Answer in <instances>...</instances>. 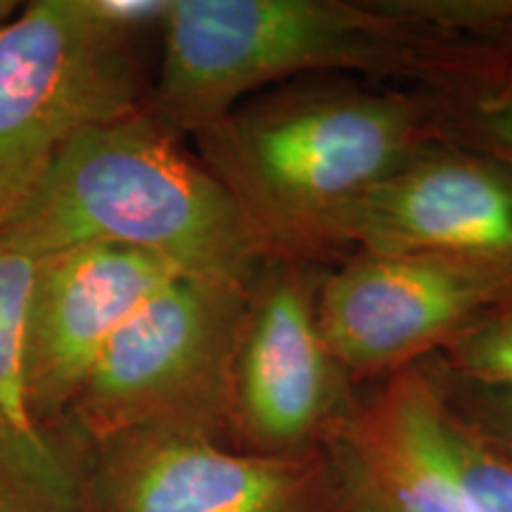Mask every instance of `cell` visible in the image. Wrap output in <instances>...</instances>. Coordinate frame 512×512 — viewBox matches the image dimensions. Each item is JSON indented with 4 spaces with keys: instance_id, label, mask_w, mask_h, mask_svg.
I'll use <instances>...</instances> for the list:
<instances>
[{
    "instance_id": "cell-1",
    "label": "cell",
    "mask_w": 512,
    "mask_h": 512,
    "mask_svg": "<svg viewBox=\"0 0 512 512\" xmlns=\"http://www.w3.org/2000/svg\"><path fill=\"white\" fill-rule=\"evenodd\" d=\"M0 240L31 259L79 245L128 247L242 285L266 249L233 195L145 107L69 140Z\"/></svg>"
},
{
    "instance_id": "cell-2",
    "label": "cell",
    "mask_w": 512,
    "mask_h": 512,
    "mask_svg": "<svg viewBox=\"0 0 512 512\" xmlns=\"http://www.w3.org/2000/svg\"><path fill=\"white\" fill-rule=\"evenodd\" d=\"M422 110L392 93H287L197 133L202 164L261 245L330 242L339 216L420 150Z\"/></svg>"
},
{
    "instance_id": "cell-3",
    "label": "cell",
    "mask_w": 512,
    "mask_h": 512,
    "mask_svg": "<svg viewBox=\"0 0 512 512\" xmlns=\"http://www.w3.org/2000/svg\"><path fill=\"white\" fill-rule=\"evenodd\" d=\"M418 3L174 0L145 110L178 138L202 133L252 91L316 69L425 67Z\"/></svg>"
},
{
    "instance_id": "cell-4",
    "label": "cell",
    "mask_w": 512,
    "mask_h": 512,
    "mask_svg": "<svg viewBox=\"0 0 512 512\" xmlns=\"http://www.w3.org/2000/svg\"><path fill=\"white\" fill-rule=\"evenodd\" d=\"M247 285L178 273L107 344L67 420L88 441L150 427L214 437L230 415Z\"/></svg>"
},
{
    "instance_id": "cell-5",
    "label": "cell",
    "mask_w": 512,
    "mask_h": 512,
    "mask_svg": "<svg viewBox=\"0 0 512 512\" xmlns=\"http://www.w3.org/2000/svg\"><path fill=\"white\" fill-rule=\"evenodd\" d=\"M140 46L88 0H31L0 27V228L69 140L143 110Z\"/></svg>"
},
{
    "instance_id": "cell-6",
    "label": "cell",
    "mask_w": 512,
    "mask_h": 512,
    "mask_svg": "<svg viewBox=\"0 0 512 512\" xmlns=\"http://www.w3.org/2000/svg\"><path fill=\"white\" fill-rule=\"evenodd\" d=\"M512 297V261L366 254L316 297L318 328L342 368L377 373L411 361Z\"/></svg>"
},
{
    "instance_id": "cell-7",
    "label": "cell",
    "mask_w": 512,
    "mask_h": 512,
    "mask_svg": "<svg viewBox=\"0 0 512 512\" xmlns=\"http://www.w3.org/2000/svg\"><path fill=\"white\" fill-rule=\"evenodd\" d=\"M178 273L157 256L117 245L36 259L19 351V387L34 425L67 418L121 325Z\"/></svg>"
},
{
    "instance_id": "cell-8",
    "label": "cell",
    "mask_w": 512,
    "mask_h": 512,
    "mask_svg": "<svg viewBox=\"0 0 512 512\" xmlns=\"http://www.w3.org/2000/svg\"><path fill=\"white\" fill-rule=\"evenodd\" d=\"M88 512H311L309 470L207 432L150 427L88 441Z\"/></svg>"
},
{
    "instance_id": "cell-9",
    "label": "cell",
    "mask_w": 512,
    "mask_h": 512,
    "mask_svg": "<svg viewBox=\"0 0 512 512\" xmlns=\"http://www.w3.org/2000/svg\"><path fill=\"white\" fill-rule=\"evenodd\" d=\"M330 240L512 261V166L484 150H418L339 216Z\"/></svg>"
},
{
    "instance_id": "cell-10",
    "label": "cell",
    "mask_w": 512,
    "mask_h": 512,
    "mask_svg": "<svg viewBox=\"0 0 512 512\" xmlns=\"http://www.w3.org/2000/svg\"><path fill=\"white\" fill-rule=\"evenodd\" d=\"M342 401V366L318 328L316 297L297 273L249 297L230 392V418L254 441L285 451L328 427Z\"/></svg>"
},
{
    "instance_id": "cell-11",
    "label": "cell",
    "mask_w": 512,
    "mask_h": 512,
    "mask_svg": "<svg viewBox=\"0 0 512 512\" xmlns=\"http://www.w3.org/2000/svg\"><path fill=\"white\" fill-rule=\"evenodd\" d=\"M332 472L344 512H470L380 403L337 427Z\"/></svg>"
},
{
    "instance_id": "cell-12",
    "label": "cell",
    "mask_w": 512,
    "mask_h": 512,
    "mask_svg": "<svg viewBox=\"0 0 512 512\" xmlns=\"http://www.w3.org/2000/svg\"><path fill=\"white\" fill-rule=\"evenodd\" d=\"M380 406L415 441L470 512H512V458L448 406L425 375H401Z\"/></svg>"
},
{
    "instance_id": "cell-13",
    "label": "cell",
    "mask_w": 512,
    "mask_h": 512,
    "mask_svg": "<svg viewBox=\"0 0 512 512\" xmlns=\"http://www.w3.org/2000/svg\"><path fill=\"white\" fill-rule=\"evenodd\" d=\"M88 439L67 418L17 425L0 415V512H88Z\"/></svg>"
},
{
    "instance_id": "cell-14",
    "label": "cell",
    "mask_w": 512,
    "mask_h": 512,
    "mask_svg": "<svg viewBox=\"0 0 512 512\" xmlns=\"http://www.w3.org/2000/svg\"><path fill=\"white\" fill-rule=\"evenodd\" d=\"M470 76V124L479 150L512 166V19L482 34Z\"/></svg>"
},
{
    "instance_id": "cell-15",
    "label": "cell",
    "mask_w": 512,
    "mask_h": 512,
    "mask_svg": "<svg viewBox=\"0 0 512 512\" xmlns=\"http://www.w3.org/2000/svg\"><path fill=\"white\" fill-rule=\"evenodd\" d=\"M36 259L0 240V415L17 425H34L27 418L19 387V351Z\"/></svg>"
},
{
    "instance_id": "cell-16",
    "label": "cell",
    "mask_w": 512,
    "mask_h": 512,
    "mask_svg": "<svg viewBox=\"0 0 512 512\" xmlns=\"http://www.w3.org/2000/svg\"><path fill=\"white\" fill-rule=\"evenodd\" d=\"M448 349L458 377L512 387V297L460 332Z\"/></svg>"
},
{
    "instance_id": "cell-17",
    "label": "cell",
    "mask_w": 512,
    "mask_h": 512,
    "mask_svg": "<svg viewBox=\"0 0 512 512\" xmlns=\"http://www.w3.org/2000/svg\"><path fill=\"white\" fill-rule=\"evenodd\" d=\"M456 389H463V408L460 415L477 434L512 458V387L486 384L458 377Z\"/></svg>"
},
{
    "instance_id": "cell-18",
    "label": "cell",
    "mask_w": 512,
    "mask_h": 512,
    "mask_svg": "<svg viewBox=\"0 0 512 512\" xmlns=\"http://www.w3.org/2000/svg\"><path fill=\"white\" fill-rule=\"evenodd\" d=\"M17 8H19L17 0H0V27H3L5 22H10Z\"/></svg>"
}]
</instances>
